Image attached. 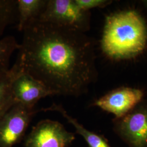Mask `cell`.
Segmentation results:
<instances>
[{
    "instance_id": "cell-6",
    "label": "cell",
    "mask_w": 147,
    "mask_h": 147,
    "mask_svg": "<svg viewBox=\"0 0 147 147\" xmlns=\"http://www.w3.org/2000/svg\"><path fill=\"white\" fill-rule=\"evenodd\" d=\"M75 139L57 121L44 119L34 126L25 140V147H68Z\"/></svg>"
},
{
    "instance_id": "cell-8",
    "label": "cell",
    "mask_w": 147,
    "mask_h": 147,
    "mask_svg": "<svg viewBox=\"0 0 147 147\" xmlns=\"http://www.w3.org/2000/svg\"><path fill=\"white\" fill-rule=\"evenodd\" d=\"M11 89L14 104H21L31 110H34L40 99L54 95L41 82L22 72L13 81Z\"/></svg>"
},
{
    "instance_id": "cell-10",
    "label": "cell",
    "mask_w": 147,
    "mask_h": 147,
    "mask_svg": "<svg viewBox=\"0 0 147 147\" xmlns=\"http://www.w3.org/2000/svg\"><path fill=\"white\" fill-rule=\"evenodd\" d=\"M47 2V0H17L18 30L22 31L28 22L39 18Z\"/></svg>"
},
{
    "instance_id": "cell-7",
    "label": "cell",
    "mask_w": 147,
    "mask_h": 147,
    "mask_svg": "<svg viewBox=\"0 0 147 147\" xmlns=\"http://www.w3.org/2000/svg\"><path fill=\"white\" fill-rule=\"evenodd\" d=\"M143 99L144 93L141 89L121 87L95 100L92 105L113 114L115 118H119L126 115Z\"/></svg>"
},
{
    "instance_id": "cell-15",
    "label": "cell",
    "mask_w": 147,
    "mask_h": 147,
    "mask_svg": "<svg viewBox=\"0 0 147 147\" xmlns=\"http://www.w3.org/2000/svg\"><path fill=\"white\" fill-rule=\"evenodd\" d=\"M141 3L143 5V7L146 9V11H147V0H143V1H141Z\"/></svg>"
},
{
    "instance_id": "cell-1",
    "label": "cell",
    "mask_w": 147,
    "mask_h": 147,
    "mask_svg": "<svg viewBox=\"0 0 147 147\" xmlns=\"http://www.w3.org/2000/svg\"><path fill=\"white\" fill-rule=\"evenodd\" d=\"M22 32L13 66L41 82L53 95L78 97L97 81L96 42L84 32L38 18Z\"/></svg>"
},
{
    "instance_id": "cell-9",
    "label": "cell",
    "mask_w": 147,
    "mask_h": 147,
    "mask_svg": "<svg viewBox=\"0 0 147 147\" xmlns=\"http://www.w3.org/2000/svg\"><path fill=\"white\" fill-rule=\"evenodd\" d=\"M43 111H55L59 113L67 121L74 127L76 132L84 138L88 147H112L108 141L102 135L91 131L85 128L77 119L70 116L61 105L53 104L51 106L42 109Z\"/></svg>"
},
{
    "instance_id": "cell-3",
    "label": "cell",
    "mask_w": 147,
    "mask_h": 147,
    "mask_svg": "<svg viewBox=\"0 0 147 147\" xmlns=\"http://www.w3.org/2000/svg\"><path fill=\"white\" fill-rule=\"evenodd\" d=\"M38 19L69 27L86 33L90 29V13L80 8L75 0H47Z\"/></svg>"
},
{
    "instance_id": "cell-13",
    "label": "cell",
    "mask_w": 147,
    "mask_h": 147,
    "mask_svg": "<svg viewBox=\"0 0 147 147\" xmlns=\"http://www.w3.org/2000/svg\"><path fill=\"white\" fill-rule=\"evenodd\" d=\"M19 46L16 38L8 36L0 39V73L9 70L11 56Z\"/></svg>"
},
{
    "instance_id": "cell-5",
    "label": "cell",
    "mask_w": 147,
    "mask_h": 147,
    "mask_svg": "<svg viewBox=\"0 0 147 147\" xmlns=\"http://www.w3.org/2000/svg\"><path fill=\"white\" fill-rule=\"evenodd\" d=\"M37 111L16 104L0 118V147H13L21 141Z\"/></svg>"
},
{
    "instance_id": "cell-14",
    "label": "cell",
    "mask_w": 147,
    "mask_h": 147,
    "mask_svg": "<svg viewBox=\"0 0 147 147\" xmlns=\"http://www.w3.org/2000/svg\"><path fill=\"white\" fill-rule=\"evenodd\" d=\"M75 2L82 10L89 11L96 8H104L112 3L110 0H75Z\"/></svg>"
},
{
    "instance_id": "cell-4",
    "label": "cell",
    "mask_w": 147,
    "mask_h": 147,
    "mask_svg": "<svg viewBox=\"0 0 147 147\" xmlns=\"http://www.w3.org/2000/svg\"><path fill=\"white\" fill-rule=\"evenodd\" d=\"M112 122L114 131L129 147H147V99Z\"/></svg>"
},
{
    "instance_id": "cell-12",
    "label": "cell",
    "mask_w": 147,
    "mask_h": 147,
    "mask_svg": "<svg viewBox=\"0 0 147 147\" xmlns=\"http://www.w3.org/2000/svg\"><path fill=\"white\" fill-rule=\"evenodd\" d=\"M18 21L17 0H0V39L6 28Z\"/></svg>"
},
{
    "instance_id": "cell-2",
    "label": "cell",
    "mask_w": 147,
    "mask_h": 147,
    "mask_svg": "<svg viewBox=\"0 0 147 147\" xmlns=\"http://www.w3.org/2000/svg\"><path fill=\"white\" fill-rule=\"evenodd\" d=\"M147 45V22L137 11H119L106 17L100 45L107 57L113 60L134 58Z\"/></svg>"
},
{
    "instance_id": "cell-11",
    "label": "cell",
    "mask_w": 147,
    "mask_h": 147,
    "mask_svg": "<svg viewBox=\"0 0 147 147\" xmlns=\"http://www.w3.org/2000/svg\"><path fill=\"white\" fill-rule=\"evenodd\" d=\"M19 73L13 66L7 71L0 73V118L15 104L11 88L13 81Z\"/></svg>"
}]
</instances>
